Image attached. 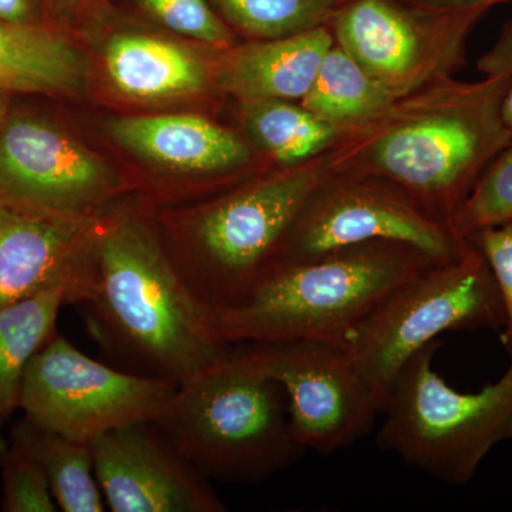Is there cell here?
<instances>
[{"mask_svg": "<svg viewBox=\"0 0 512 512\" xmlns=\"http://www.w3.org/2000/svg\"><path fill=\"white\" fill-rule=\"evenodd\" d=\"M86 66L76 47L39 23L0 20V89L10 94H69Z\"/></svg>", "mask_w": 512, "mask_h": 512, "instance_id": "18", "label": "cell"}, {"mask_svg": "<svg viewBox=\"0 0 512 512\" xmlns=\"http://www.w3.org/2000/svg\"><path fill=\"white\" fill-rule=\"evenodd\" d=\"M154 423L208 480L264 483L305 454L284 390L245 345L180 384Z\"/></svg>", "mask_w": 512, "mask_h": 512, "instance_id": "4", "label": "cell"}, {"mask_svg": "<svg viewBox=\"0 0 512 512\" xmlns=\"http://www.w3.org/2000/svg\"><path fill=\"white\" fill-rule=\"evenodd\" d=\"M244 345L284 390L293 439L303 450L328 456L370 433L379 404L342 345L320 340Z\"/></svg>", "mask_w": 512, "mask_h": 512, "instance_id": "11", "label": "cell"}, {"mask_svg": "<svg viewBox=\"0 0 512 512\" xmlns=\"http://www.w3.org/2000/svg\"><path fill=\"white\" fill-rule=\"evenodd\" d=\"M0 20L9 23H35L32 0H0Z\"/></svg>", "mask_w": 512, "mask_h": 512, "instance_id": "29", "label": "cell"}, {"mask_svg": "<svg viewBox=\"0 0 512 512\" xmlns=\"http://www.w3.org/2000/svg\"><path fill=\"white\" fill-rule=\"evenodd\" d=\"M333 45L335 37L326 25L249 43L222 60L218 84L242 101H301Z\"/></svg>", "mask_w": 512, "mask_h": 512, "instance_id": "16", "label": "cell"}, {"mask_svg": "<svg viewBox=\"0 0 512 512\" xmlns=\"http://www.w3.org/2000/svg\"><path fill=\"white\" fill-rule=\"evenodd\" d=\"M467 241L484 256L493 272L501 301L505 322L501 329V343L512 355V220L501 222L474 232Z\"/></svg>", "mask_w": 512, "mask_h": 512, "instance_id": "27", "label": "cell"}, {"mask_svg": "<svg viewBox=\"0 0 512 512\" xmlns=\"http://www.w3.org/2000/svg\"><path fill=\"white\" fill-rule=\"evenodd\" d=\"M10 443L18 444L35 458L45 473L59 510L104 511L90 443L40 429L26 419L13 427Z\"/></svg>", "mask_w": 512, "mask_h": 512, "instance_id": "19", "label": "cell"}, {"mask_svg": "<svg viewBox=\"0 0 512 512\" xmlns=\"http://www.w3.org/2000/svg\"><path fill=\"white\" fill-rule=\"evenodd\" d=\"M396 100L339 45L330 47L308 94L299 103L346 131L383 113Z\"/></svg>", "mask_w": 512, "mask_h": 512, "instance_id": "21", "label": "cell"}, {"mask_svg": "<svg viewBox=\"0 0 512 512\" xmlns=\"http://www.w3.org/2000/svg\"><path fill=\"white\" fill-rule=\"evenodd\" d=\"M109 130L131 153L177 173H225L249 158L237 134L197 114L121 117Z\"/></svg>", "mask_w": 512, "mask_h": 512, "instance_id": "15", "label": "cell"}, {"mask_svg": "<svg viewBox=\"0 0 512 512\" xmlns=\"http://www.w3.org/2000/svg\"><path fill=\"white\" fill-rule=\"evenodd\" d=\"M503 74L481 82L446 77L394 100L365 124L343 131L329 154L333 177L396 185L448 225L478 178L512 140L501 116Z\"/></svg>", "mask_w": 512, "mask_h": 512, "instance_id": "2", "label": "cell"}, {"mask_svg": "<svg viewBox=\"0 0 512 512\" xmlns=\"http://www.w3.org/2000/svg\"><path fill=\"white\" fill-rule=\"evenodd\" d=\"M512 220V140L485 168L466 201L448 221L456 237Z\"/></svg>", "mask_w": 512, "mask_h": 512, "instance_id": "24", "label": "cell"}, {"mask_svg": "<svg viewBox=\"0 0 512 512\" xmlns=\"http://www.w3.org/2000/svg\"><path fill=\"white\" fill-rule=\"evenodd\" d=\"M6 448H8V444L5 441H0V460H2L3 453H5Z\"/></svg>", "mask_w": 512, "mask_h": 512, "instance_id": "32", "label": "cell"}, {"mask_svg": "<svg viewBox=\"0 0 512 512\" xmlns=\"http://www.w3.org/2000/svg\"><path fill=\"white\" fill-rule=\"evenodd\" d=\"M138 2L178 35L212 46H227L232 42V33L215 15L207 0H138Z\"/></svg>", "mask_w": 512, "mask_h": 512, "instance_id": "26", "label": "cell"}, {"mask_svg": "<svg viewBox=\"0 0 512 512\" xmlns=\"http://www.w3.org/2000/svg\"><path fill=\"white\" fill-rule=\"evenodd\" d=\"M229 22L258 39H275L326 25L329 0H215Z\"/></svg>", "mask_w": 512, "mask_h": 512, "instance_id": "23", "label": "cell"}, {"mask_svg": "<svg viewBox=\"0 0 512 512\" xmlns=\"http://www.w3.org/2000/svg\"><path fill=\"white\" fill-rule=\"evenodd\" d=\"M9 92H6V90L0 89V124H2V121L5 120L6 114L9 113L8 109V99H9Z\"/></svg>", "mask_w": 512, "mask_h": 512, "instance_id": "31", "label": "cell"}, {"mask_svg": "<svg viewBox=\"0 0 512 512\" xmlns=\"http://www.w3.org/2000/svg\"><path fill=\"white\" fill-rule=\"evenodd\" d=\"M488 9H410L396 0H355L333 18L336 45L394 99L451 77L468 35Z\"/></svg>", "mask_w": 512, "mask_h": 512, "instance_id": "10", "label": "cell"}, {"mask_svg": "<svg viewBox=\"0 0 512 512\" xmlns=\"http://www.w3.org/2000/svg\"><path fill=\"white\" fill-rule=\"evenodd\" d=\"M3 478L2 510L6 512H56L55 497L35 458L10 443L0 460Z\"/></svg>", "mask_w": 512, "mask_h": 512, "instance_id": "25", "label": "cell"}, {"mask_svg": "<svg viewBox=\"0 0 512 512\" xmlns=\"http://www.w3.org/2000/svg\"><path fill=\"white\" fill-rule=\"evenodd\" d=\"M177 387L101 363L55 333L30 360L19 409L40 429L90 443L117 427L156 421Z\"/></svg>", "mask_w": 512, "mask_h": 512, "instance_id": "8", "label": "cell"}, {"mask_svg": "<svg viewBox=\"0 0 512 512\" xmlns=\"http://www.w3.org/2000/svg\"><path fill=\"white\" fill-rule=\"evenodd\" d=\"M104 59L111 82L131 99H181L201 93L208 82L197 56L153 36L111 37Z\"/></svg>", "mask_w": 512, "mask_h": 512, "instance_id": "17", "label": "cell"}, {"mask_svg": "<svg viewBox=\"0 0 512 512\" xmlns=\"http://www.w3.org/2000/svg\"><path fill=\"white\" fill-rule=\"evenodd\" d=\"M477 69L484 76L503 74L507 77V89H505L503 104H501V116H503L505 126L512 133V20L504 23L494 45L478 59Z\"/></svg>", "mask_w": 512, "mask_h": 512, "instance_id": "28", "label": "cell"}, {"mask_svg": "<svg viewBox=\"0 0 512 512\" xmlns=\"http://www.w3.org/2000/svg\"><path fill=\"white\" fill-rule=\"evenodd\" d=\"M76 306L121 369L177 386L234 346L178 271L156 225L140 215H117L101 227L89 288Z\"/></svg>", "mask_w": 512, "mask_h": 512, "instance_id": "1", "label": "cell"}, {"mask_svg": "<svg viewBox=\"0 0 512 512\" xmlns=\"http://www.w3.org/2000/svg\"><path fill=\"white\" fill-rule=\"evenodd\" d=\"M64 303L66 289L56 288L0 309V429L19 409L23 376L33 356L55 335Z\"/></svg>", "mask_w": 512, "mask_h": 512, "instance_id": "20", "label": "cell"}, {"mask_svg": "<svg viewBox=\"0 0 512 512\" xmlns=\"http://www.w3.org/2000/svg\"><path fill=\"white\" fill-rule=\"evenodd\" d=\"M423 8L436 10H467L476 8L490 9L497 3L512 2V0H419Z\"/></svg>", "mask_w": 512, "mask_h": 512, "instance_id": "30", "label": "cell"}, {"mask_svg": "<svg viewBox=\"0 0 512 512\" xmlns=\"http://www.w3.org/2000/svg\"><path fill=\"white\" fill-rule=\"evenodd\" d=\"M120 191L109 165L62 128L36 114H6L0 124V201L57 217L107 221Z\"/></svg>", "mask_w": 512, "mask_h": 512, "instance_id": "12", "label": "cell"}, {"mask_svg": "<svg viewBox=\"0 0 512 512\" xmlns=\"http://www.w3.org/2000/svg\"><path fill=\"white\" fill-rule=\"evenodd\" d=\"M436 261L407 245L370 242L279 266L244 302L215 312L231 345L320 340L345 345L386 296Z\"/></svg>", "mask_w": 512, "mask_h": 512, "instance_id": "3", "label": "cell"}, {"mask_svg": "<svg viewBox=\"0 0 512 512\" xmlns=\"http://www.w3.org/2000/svg\"><path fill=\"white\" fill-rule=\"evenodd\" d=\"M434 340L394 380L377 431L380 450L448 485H467L487 454L512 439V355L507 372L476 393L453 389L434 370Z\"/></svg>", "mask_w": 512, "mask_h": 512, "instance_id": "6", "label": "cell"}, {"mask_svg": "<svg viewBox=\"0 0 512 512\" xmlns=\"http://www.w3.org/2000/svg\"><path fill=\"white\" fill-rule=\"evenodd\" d=\"M503 301L484 256L468 242L453 261L397 286L343 348L372 390L380 413L403 366L447 332L501 330Z\"/></svg>", "mask_w": 512, "mask_h": 512, "instance_id": "7", "label": "cell"}, {"mask_svg": "<svg viewBox=\"0 0 512 512\" xmlns=\"http://www.w3.org/2000/svg\"><path fill=\"white\" fill-rule=\"evenodd\" d=\"M107 221L57 217L0 201V309L56 288L66 289L67 303L82 301L94 244Z\"/></svg>", "mask_w": 512, "mask_h": 512, "instance_id": "14", "label": "cell"}, {"mask_svg": "<svg viewBox=\"0 0 512 512\" xmlns=\"http://www.w3.org/2000/svg\"><path fill=\"white\" fill-rule=\"evenodd\" d=\"M255 140L279 163L295 167L335 147L342 130L301 103L285 100L242 101Z\"/></svg>", "mask_w": 512, "mask_h": 512, "instance_id": "22", "label": "cell"}, {"mask_svg": "<svg viewBox=\"0 0 512 512\" xmlns=\"http://www.w3.org/2000/svg\"><path fill=\"white\" fill-rule=\"evenodd\" d=\"M104 501L114 512H224L210 480L154 421L127 424L90 441Z\"/></svg>", "mask_w": 512, "mask_h": 512, "instance_id": "13", "label": "cell"}, {"mask_svg": "<svg viewBox=\"0 0 512 512\" xmlns=\"http://www.w3.org/2000/svg\"><path fill=\"white\" fill-rule=\"evenodd\" d=\"M370 242L407 245L437 264L453 261L468 245L396 185L332 177L293 222L269 271Z\"/></svg>", "mask_w": 512, "mask_h": 512, "instance_id": "9", "label": "cell"}, {"mask_svg": "<svg viewBox=\"0 0 512 512\" xmlns=\"http://www.w3.org/2000/svg\"><path fill=\"white\" fill-rule=\"evenodd\" d=\"M332 177L325 158L295 165L157 231L167 232L160 238L168 255L212 311L235 308L271 269L293 222Z\"/></svg>", "mask_w": 512, "mask_h": 512, "instance_id": "5", "label": "cell"}]
</instances>
